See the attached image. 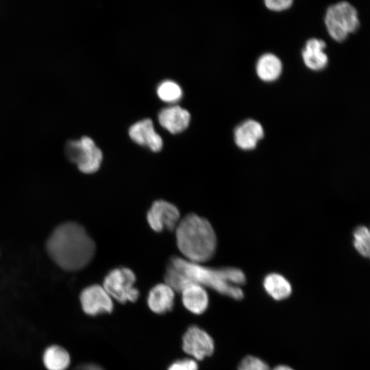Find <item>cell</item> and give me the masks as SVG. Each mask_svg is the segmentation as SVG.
Returning a JSON list of instances; mask_svg holds the SVG:
<instances>
[{
  "label": "cell",
  "mask_w": 370,
  "mask_h": 370,
  "mask_svg": "<svg viewBox=\"0 0 370 370\" xmlns=\"http://www.w3.org/2000/svg\"><path fill=\"white\" fill-rule=\"evenodd\" d=\"M50 258L66 271H77L92 259L95 244L81 225L66 222L51 233L46 244Z\"/></svg>",
  "instance_id": "obj_1"
},
{
  "label": "cell",
  "mask_w": 370,
  "mask_h": 370,
  "mask_svg": "<svg viewBox=\"0 0 370 370\" xmlns=\"http://www.w3.org/2000/svg\"><path fill=\"white\" fill-rule=\"evenodd\" d=\"M169 264L178 273L185 286L195 283L234 299H241L243 297L239 286L245 283V276L238 269H212L175 256L170 259Z\"/></svg>",
  "instance_id": "obj_2"
},
{
  "label": "cell",
  "mask_w": 370,
  "mask_h": 370,
  "mask_svg": "<svg viewBox=\"0 0 370 370\" xmlns=\"http://www.w3.org/2000/svg\"><path fill=\"white\" fill-rule=\"evenodd\" d=\"M177 247L185 259L195 263L209 260L217 247L214 231L206 219L190 213L180 219L175 228Z\"/></svg>",
  "instance_id": "obj_3"
},
{
  "label": "cell",
  "mask_w": 370,
  "mask_h": 370,
  "mask_svg": "<svg viewBox=\"0 0 370 370\" xmlns=\"http://www.w3.org/2000/svg\"><path fill=\"white\" fill-rule=\"evenodd\" d=\"M324 22L330 36L336 42L344 41L350 34L360 27L356 8L347 1L330 5L325 12Z\"/></svg>",
  "instance_id": "obj_4"
},
{
  "label": "cell",
  "mask_w": 370,
  "mask_h": 370,
  "mask_svg": "<svg viewBox=\"0 0 370 370\" xmlns=\"http://www.w3.org/2000/svg\"><path fill=\"white\" fill-rule=\"evenodd\" d=\"M65 152L68 159L75 164L80 171L86 174L98 171L103 160L101 149L88 136L69 141Z\"/></svg>",
  "instance_id": "obj_5"
},
{
  "label": "cell",
  "mask_w": 370,
  "mask_h": 370,
  "mask_svg": "<svg viewBox=\"0 0 370 370\" xmlns=\"http://www.w3.org/2000/svg\"><path fill=\"white\" fill-rule=\"evenodd\" d=\"M136 276L126 267L112 269L105 277L103 287L111 297L121 303L135 301L138 296V289L134 287Z\"/></svg>",
  "instance_id": "obj_6"
},
{
  "label": "cell",
  "mask_w": 370,
  "mask_h": 370,
  "mask_svg": "<svg viewBox=\"0 0 370 370\" xmlns=\"http://www.w3.org/2000/svg\"><path fill=\"white\" fill-rule=\"evenodd\" d=\"M147 220L151 228L156 232L164 229L169 231L175 230L180 221L177 208L165 200L154 201L147 214Z\"/></svg>",
  "instance_id": "obj_7"
},
{
  "label": "cell",
  "mask_w": 370,
  "mask_h": 370,
  "mask_svg": "<svg viewBox=\"0 0 370 370\" xmlns=\"http://www.w3.org/2000/svg\"><path fill=\"white\" fill-rule=\"evenodd\" d=\"M184 351L196 360H202L210 356L214 349L212 338L198 326H190L182 338Z\"/></svg>",
  "instance_id": "obj_8"
},
{
  "label": "cell",
  "mask_w": 370,
  "mask_h": 370,
  "mask_svg": "<svg viewBox=\"0 0 370 370\" xmlns=\"http://www.w3.org/2000/svg\"><path fill=\"white\" fill-rule=\"evenodd\" d=\"M80 302L84 312L91 316L111 312L113 308L112 297L99 285L84 288L80 295Z\"/></svg>",
  "instance_id": "obj_9"
},
{
  "label": "cell",
  "mask_w": 370,
  "mask_h": 370,
  "mask_svg": "<svg viewBox=\"0 0 370 370\" xmlns=\"http://www.w3.org/2000/svg\"><path fill=\"white\" fill-rule=\"evenodd\" d=\"M130 138L139 145L148 147L154 152L160 151L163 146L161 136L155 130L149 119L139 121L129 129Z\"/></svg>",
  "instance_id": "obj_10"
},
{
  "label": "cell",
  "mask_w": 370,
  "mask_h": 370,
  "mask_svg": "<svg viewBox=\"0 0 370 370\" xmlns=\"http://www.w3.org/2000/svg\"><path fill=\"white\" fill-rule=\"evenodd\" d=\"M264 136V129L257 121L247 119L237 125L234 132L236 145L241 149L251 150Z\"/></svg>",
  "instance_id": "obj_11"
},
{
  "label": "cell",
  "mask_w": 370,
  "mask_h": 370,
  "mask_svg": "<svg viewBox=\"0 0 370 370\" xmlns=\"http://www.w3.org/2000/svg\"><path fill=\"white\" fill-rule=\"evenodd\" d=\"M158 121L170 133L178 134L188 127L190 114L187 110L180 106H171L160 110Z\"/></svg>",
  "instance_id": "obj_12"
},
{
  "label": "cell",
  "mask_w": 370,
  "mask_h": 370,
  "mask_svg": "<svg viewBox=\"0 0 370 370\" xmlns=\"http://www.w3.org/2000/svg\"><path fill=\"white\" fill-rule=\"evenodd\" d=\"M326 43L321 39L310 38L307 40L301 56L304 64L310 70L324 69L328 64V56L325 52Z\"/></svg>",
  "instance_id": "obj_13"
},
{
  "label": "cell",
  "mask_w": 370,
  "mask_h": 370,
  "mask_svg": "<svg viewBox=\"0 0 370 370\" xmlns=\"http://www.w3.org/2000/svg\"><path fill=\"white\" fill-rule=\"evenodd\" d=\"M182 302L185 308L192 313L199 314L208 306V295L201 285L190 283L182 290Z\"/></svg>",
  "instance_id": "obj_14"
},
{
  "label": "cell",
  "mask_w": 370,
  "mask_h": 370,
  "mask_svg": "<svg viewBox=\"0 0 370 370\" xmlns=\"http://www.w3.org/2000/svg\"><path fill=\"white\" fill-rule=\"evenodd\" d=\"M173 301L174 290L166 283L156 285L149 293L148 306L155 313L163 314L170 311Z\"/></svg>",
  "instance_id": "obj_15"
},
{
  "label": "cell",
  "mask_w": 370,
  "mask_h": 370,
  "mask_svg": "<svg viewBox=\"0 0 370 370\" xmlns=\"http://www.w3.org/2000/svg\"><path fill=\"white\" fill-rule=\"evenodd\" d=\"M256 72L262 81L272 82L280 77L282 72V63L275 54L264 53L258 58L256 62Z\"/></svg>",
  "instance_id": "obj_16"
},
{
  "label": "cell",
  "mask_w": 370,
  "mask_h": 370,
  "mask_svg": "<svg viewBox=\"0 0 370 370\" xmlns=\"http://www.w3.org/2000/svg\"><path fill=\"white\" fill-rule=\"evenodd\" d=\"M263 286L267 294L275 300H282L290 296L292 288L288 280L281 274L273 273L264 279Z\"/></svg>",
  "instance_id": "obj_17"
},
{
  "label": "cell",
  "mask_w": 370,
  "mask_h": 370,
  "mask_svg": "<svg viewBox=\"0 0 370 370\" xmlns=\"http://www.w3.org/2000/svg\"><path fill=\"white\" fill-rule=\"evenodd\" d=\"M42 358L47 370H66L71 362L69 352L57 345L47 347L43 352Z\"/></svg>",
  "instance_id": "obj_18"
},
{
  "label": "cell",
  "mask_w": 370,
  "mask_h": 370,
  "mask_svg": "<svg viewBox=\"0 0 370 370\" xmlns=\"http://www.w3.org/2000/svg\"><path fill=\"white\" fill-rule=\"evenodd\" d=\"M156 92L158 97L166 103L177 102L182 96V90L180 86L171 80H165L161 82L157 88Z\"/></svg>",
  "instance_id": "obj_19"
},
{
  "label": "cell",
  "mask_w": 370,
  "mask_h": 370,
  "mask_svg": "<svg viewBox=\"0 0 370 370\" xmlns=\"http://www.w3.org/2000/svg\"><path fill=\"white\" fill-rule=\"evenodd\" d=\"M353 236L354 248L361 256L370 260V228L364 225L358 226L354 231Z\"/></svg>",
  "instance_id": "obj_20"
},
{
  "label": "cell",
  "mask_w": 370,
  "mask_h": 370,
  "mask_svg": "<svg viewBox=\"0 0 370 370\" xmlns=\"http://www.w3.org/2000/svg\"><path fill=\"white\" fill-rule=\"evenodd\" d=\"M238 370H270L268 365L259 358L247 356L240 362Z\"/></svg>",
  "instance_id": "obj_21"
},
{
  "label": "cell",
  "mask_w": 370,
  "mask_h": 370,
  "mask_svg": "<svg viewBox=\"0 0 370 370\" xmlns=\"http://www.w3.org/2000/svg\"><path fill=\"white\" fill-rule=\"evenodd\" d=\"M292 0H267L265 6L270 10L281 12L288 9L293 4Z\"/></svg>",
  "instance_id": "obj_22"
},
{
  "label": "cell",
  "mask_w": 370,
  "mask_h": 370,
  "mask_svg": "<svg viewBox=\"0 0 370 370\" xmlns=\"http://www.w3.org/2000/svg\"><path fill=\"white\" fill-rule=\"evenodd\" d=\"M168 370H198V365L193 359H183L173 362Z\"/></svg>",
  "instance_id": "obj_23"
},
{
  "label": "cell",
  "mask_w": 370,
  "mask_h": 370,
  "mask_svg": "<svg viewBox=\"0 0 370 370\" xmlns=\"http://www.w3.org/2000/svg\"><path fill=\"white\" fill-rule=\"evenodd\" d=\"M73 370H103L99 366L95 364H85L76 367Z\"/></svg>",
  "instance_id": "obj_24"
},
{
  "label": "cell",
  "mask_w": 370,
  "mask_h": 370,
  "mask_svg": "<svg viewBox=\"0 0 370 370\" xmlns=\"http://www.w3.org/2000/svg\"><path fill=\"white\" fill-rule=\"evenodd\" d=\"M272 370H293L291 367L286 365H278Z\"/></svg>",
  "instance_id": "obj_25"
}]
</instances>
